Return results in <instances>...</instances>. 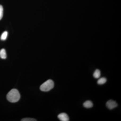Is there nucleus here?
I'll list each match as a JSON object with an SVG mask.
<instances>
[{"instance_id":"1","label":"nucleus","mask_w":121,"mask_h":121,"mask_svg":"<svg viewBox=\"0 0 121 121\" xmlns=\"http://www.w3.org/2000/svg\"><path fill=\"white\" fill-rule=\"evenodd\" d=\"M7 99L11 103L18 102L20 98V95L19 91L16 89L11 90L7 95Z\"/></svg>"},{"instance_id":"2","label":"nucleus","mask_w":121,"mask_h":121,"mask_svg":"<svg viewBox=\"0 0 121 121\" xmlns=\"http://www.w3.org/2000/svg\"><path fill=\"white\" fill-rule=\"evenodd\" d=\"M54 86V82L51 79H49L44 82L40 86V89L43 91H49L53 89Z\"/></svg>"},{"instance_id":"3","label":"nucleus","mask_w":121,"mask_h":121,"mask_svg":"<svg viewBox=\"0 0 121 121\" xmlns=\"http://www.w3.org/2000/svg\"><path fill=\"white\" fill-rule=\"evenodd\" d=\"M106 105L108 109L111 110L117 107V104L115 101L111 99L107 102Z\"/></svg>"},{"instance_id":"4","label":"nucleus","mask_w":121,"mask_h":121,"mask_svg":"<svg viewBox=\"0 0 121 121\" xmlns=\"http://www.w3.org/2000/svg\"><path fill=\"white\" fill-rule=\"evenodd\" d=\"M58 117L61 121H69V117L65 113H63L60 114L58 115Z\"/></svg>"},{"instance_id":"5","label":"nucleus","mask_w":121,"mask_h":121,"mask_svg":"<svg viewBox=\"0 0 121 121\" xmlns=\"http://www.w3.org/2000/svg\"><path fill=\"white\" fill-rule=\"evenodd\" d=\"M83 106L86 108H90L93 107V104L91 101H87L84 102L83 104Z\"/></svg>"},{"instance_id":"6","label":"nucleus","mask_w":121,"mask_h":121,"mask_svg":"<svg viewBox=\"0 0 121 121\" xmlns=\"http://www.w3.org/2000/svg\"><path fill=\"white\" fill-rule=\"evenodd\" d=\"M7 57V53L5 50L4 48H2L0 50V58L3 59H6Z\"/></svg>"},{"instance_id":"7","label":"nucleus","mask_w":121,"mask_h":121,"mask_svg":"<svg viewBox=\"0 0 121 121\" xmlns=\"http://www.w3.org/2000/svg\"><path fill=\"white\" fill-rule=\"evenodd\" d=\"M101 76V72L100 70L99 69H96L93 74V76L94 78H99Z\"/></svg>"},{"instance_id":"8","label":"nucleus","mask_w":121,"mask_h":121,"mask_svg":"<svg viewBox=\"0 0 121 121\" xmlns=\"http://www.w3.org/2000/svg\"><path fill=\"white\" fill-rule=\"evenodd\" d=\"M8 35V32L7 31H5L2 33L0 37L1 40H5L7 39Z\"/></svg>"},{"instance_id":"9","label":"nucleus","mask_w":121,"mask_h":121,"mask_svg":"<svg viewBox=\"0 0 121 121\" xmlns=\"http://www.w3.org/2000/svg\"><path fill=\"white\" fill-rule=\"evenodd\" d=\"M107 82V79L105 78H100L98 80L97 83L99 85H102L105 83Z\"/></svg>"},{"instance_id":"10","label":"nucleus","mask_w":121,"mask_h":121,"mask_svg":"<svg viewBox=\"0 0 121 121\" xmlns=\"http://www.w3.org/2000/svg\"><path fill=\"white\" fill-rule=\"evenodd\" d=\"M4 9L2 5H0V20L2 19L3 16Z\"/></svg>"},{"instance_id":"11","label":"nucleus","mask_w":121,"mask_h":121,"mask_svg":"<svg viewBox=\"0 0 121 121\" xmlns=\"http://www.w3.org/2000/svg\"><path fill=\"white\" fill-rule=\"evenodd\" d=\"M21 121H35L36 120L34 118H26L22 119Z\"/></svg>"}]
</instances>
